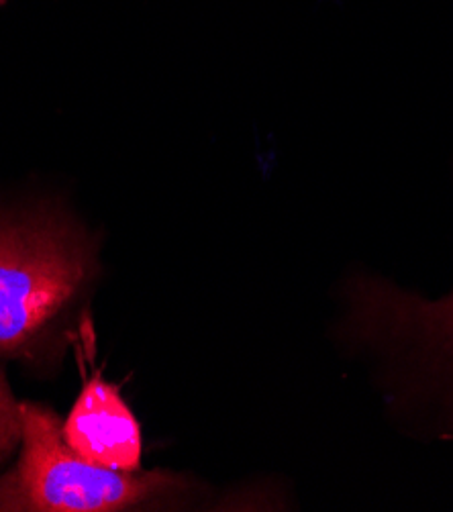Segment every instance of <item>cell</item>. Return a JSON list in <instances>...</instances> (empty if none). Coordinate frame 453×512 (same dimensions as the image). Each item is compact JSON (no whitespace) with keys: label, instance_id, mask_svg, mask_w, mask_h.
I'll return each instance as SVG.
<instances>
[{"label":"cell","instance_id":"7a4b0ae2","mask_svg":"<svg viewBox=\"0 0 453 512\" xmlns=\"http://www.w3.org/2000/svg\"><path fill=\"white\" fill-rule=\"evenodd\" d=\"M21 453L0 476V512H117L160 508L190 494L170 472H117L80 457L52 408L21 402Z\"/></svg>","mask_w":453,"mask_h":512},{"label":"cell","instance_id":"5b68a950","mask_svg":"<svg viewBox=\"0 0 453 512\" xmlns=\"http://www.w3.org/2000/svg\"><path fill=\"white\" fill-rule=\"evenodd\" d=\"M23 421H21V402L15 400V394L7 382L5 368L0 366V468L21 445Z\"/></svg>","mask_w":453,"mask_h":512},{"label":"cell","instance_id":"277c9868","mask_svg":"<svg viewBox=\"0 0 453 512\" xmlns=\"http://www.w3.org/2000/svg\"><path fill=\"white\" fill-rule=\"evenodd\" d=\"M64 441L88 462L117 472H137L141 466V429L121 392L92 378L62 423Z\"/></svg>","mask_w":453,"mask_h":512},{"label":"cell","instance_id":"6da1fadb","mask_svg":"<svg viewBox=\"0 0 453 512\" xmlns=\"http://www.w3.org/2000/svg\"><path fill=\"white\" fill-rule=\"evenodd\" d=\"M94 270L92 239L64 213L0 211V357L31 355Z\"/></svg>","mask_w":453,"mask_h":512},{"label":"cell","instance_id":"8992f818","mask_svg":"<svg viewBox=\"0 0 453 512\" xmlns=\"http://www.w3.org/2000/svg\"><path fill=\"white\" fill-rule=\"evenodd\" d=\"M5 3H7V0H0V7H3V5H5Z\"/></svg>","mask_w":453,"mask_h":512},{"label":"cell","instance_id":"3957f363","mask_svg":"<svg viewBox=\"0 0 453 512\" xmlns=\"http://www.w3.org/2000/svg\"><path fill=\"white\" fill-rule=\"evenodd\" d=\"M351 329L372 341H419L453 355V294L425 302L380 282H354Z\"/></svg>","mask_w":453,"mask_h":512}]
</instances>
